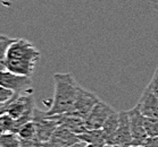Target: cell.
Returning a JSON list of instances; mask_svg holds the SVG:
<instances>
[{"label":"cell","instance_id":"obj_1","mask_svg":"<svg viewBox=\"0 0 158 147\" xmlns=\"http://www.w3.org/2000/svg\"><path fill=\"white\" fill-rule=\"evenodd\" d=\"M40 57V51L31 42L25 39H15L4 58L0 59L1 70L31 77Z\"/></svg>","mask_w":158,"mask_h":147},{"label":"cell","instance_id":"obj_2","mask_svg":"<svg viewBox=\"0 0 158 147\" xmlns=\"http://www.w3.org/2000/svg\"><path fill=\"white\" fill-rule=\"evenodd\" d=\"M79 85L71 72L54 74V99L49 104L48 115L73 113Z\"/></svg>","mask_w":158,"mask_h":147},{"label":"cell","instance_id":"obj_3","mask_svg":"<svg viewBox=\"0 0 158 147\" xmlns=\"http://www.w3.org/2000/svg\"><path fill=\"white\" fill-rule=\"evenodd\" d=\"M34 99L33 94H23L13 100L10 103H8L5 106L0 108V113H7L16 120V129H19V127L29 121H32L34 109ZM16 131V133H17Z\"/></svg>","mask_w":158,"mask_h":147},{"label":"cell","instance_id":"obj_4","mask_svg":"<svg viewBox=\"0 0 158 147\" xmlns=\"http://www.w3.org/2000/svg\"><path fill=\"white\" fill-rule=\"evenodd\" d=\"M1 86L14 91L19 96L23 94H32V80L29 76H22L10 72L8 70H1Z\"/></svg>","mask_w":158,"mask_h":147},{"label":"cell","instance_id":"obj_5","mask_svg":"<svg viewBox=\"0 0 158 147\" xmlns=\"http://www.w3.org/2000/svg\"><path fill=\"white\" fill-rule=\"evenodd\" d=\"M32 121L36 127V138L42 143H48L58 127V122L48 115L47 111H41L38 108L34 109Z\"/></svg>","mask_w":158,"mask_h":147},{"label":"cell","instance_id":"obj_6","mask_svg":"<svg viewBox=\"0 0 158 147\" xmlns=\"http://www.w3.org/2000/svg\"><path fill=\"white\" fill-rule=\"evenodd\" d=\"M130 117L131 133H132V146H143L146 140L149 138L146 131L144 117L137 105L127 111Z\"/></svg>","mask_w":158,"mask_h":147},{"label":"cell","instance_id":"obj_7","mask_svg":"<svg viewBox=\"0 0 158 147\" xmlns=\"http://www.w3.org/2000/svg\"><path fill=\"white\" fill-rule=\"evenodd\" d=\"M99 102H100V99L94 92H90V91L79 86L73 113L81 117L82 119H85Z\"/></svg>","mask_w":158,"mask_h":147},{"label":"cell","instance_id":"obj_8","mask_svg":"<svg viewBox=\"0 0 158 147\" xmlns=\"http://www.w3.org/2000/svg\"><path fill=\"white\" fill-rule=\"evenodd\" d=\"M115 111V109L110 106L106 102L101 101L92 109V111L90 112L89 115L84 119L85 126L88 130H94V129H101L104 127L105 122L108 119V117Z\"/></svg>","mask_w":158,"mask_h":147},{"label":"cell","instance_id":"obj_9","mask_svg":"<svg viewBox=\"0 0 158 147\" xmlns=\"http://www.w3.org/2000/svg\"><path fill=\"white\" fill-rule=\"evenodd\" d=\"M110 145L115 147H127L132 145V133L127 111H119L118 128Z\"/></svg>","mask_w":158,"mask_h":147},{"label":"cell","instance_id":"obj_10","mask_svg":"<svg viewBox=\"0 0 158 147\" xmlns=\"http://www.w3.org/2000/svg\"><path fill=\"white\" fill-rule=\"evenodd\" d=\"M135 105L146 118L158 119V97L148 87L143 90Z\"/></svg>","mask_w":158,"mask_h":147},{"label":"cell","instance_id":"obj_11","mask_svg":"<svg viewBox=\"0 0 158 147\" xmlns=\"http://www.w3.org/2000/svg\"><path fill=\"white\" fill-rule=\"evenodd\" d=\"M79 141L81 140L77 135L63 126H58L49 141L46 143V147H69Z\"/></svg>","mask_w":158,"mask_h":147},{"label":"cell","instance_id":"obj_12","mask_svg":"<svg viewBox=\"0 0 158 147\" xmlns=\"http://www.w3.org/2000/svg\"><path fill=\"white\" fill-rule=\"evenodd\" d=\"M50 117L58 122V126H63L65 128H67L77 136L82 135L88 130L84 119H82L79 115H75L74 113H65V114L50 115Z\"/></svg>","mask_w":158,"mask_h":147},{"label":"cell","instance_id":"obj_13","mask_svg":"<svg viewBox=\"0 0 158 147\" xmlns=\"http://www.w3.org/2000/svg\"><path fill=\"white\" fill-rule=\"evenodd\" d=\"M79 138L83 143L94 145L97 147H102L105 145H107V139H106V136H105L102 129L86 130L82 135H79Z\"/></svg>","mask_w":158,"mask_h":147},{"label":"cell","instance_id":"obj_14","mask_svg":"<svg viewBox=\"0 0 158 147\" xmlns=\"http://www.w3.org/2000/svg\"><path fill=\"white\" fill-rule=\"evenodd\" d=\"M118 123H119V112L115 110V111L108 117V119L105 122L104 127L101 128V129L104 130L108 145H110L113 139H114V136H115L117 128H118Z\"/></svg>","mask_w":158,"mask_h":147},{"label":"cell","instance_id":"obj_15","mask_svg":"<svg viewBox=\"0 0 158 147\" xmlns=\"http://www.w3.org/2000/svg\"><path fill=\"white\" fill-rule=\"evenodd\" d=\"M17 135L22 140H31L36 138V127L33 121H29L19 127Z\"/></svg>","mask_w":158,"mask_h":147},{"label":"cell","instance_id":"obj_16","mask_svg":"<svg viewBox=\"0 0 158 147\" xmlns=\"http://www.w3.org/2000/svg\"><path fill=\"white\" fill-rule=\"evenodd\" d=\"M22 139L16 133H4L0 136V147H21Z\"/></svg>","mask_w":158,"mask_h":147},{"label":"cell","instance_id":"obj_17","mask_svg":"<svg viewBox=\"0 0 158 147\" xmlns=\"http://www.w3.org/2000/svg\"><path fill=\"white\" fill-rule=\"evenodd\" d=\"M0 130L4 133H16V120L7 113H1L0 115Z\"/></svg>","mask_w":158,"mask_h":147},{"label":"cell","instance_id":"obj_18","mask_svg":"<svg viewBox=\"0 0 158 147\" xmlns=\"http://www.w3.org/2000/svg\"><path fill=\"white\" fill-rule=\"evenodd\" d=\"M16 97H17V95L15 94L14 91L9 90L7 87L0 86V105L1 106L7 105L13 100H15Z\"/></svg>","mask_w":158,"mask_h":147},{"label":"cell","instance_id":"obj_19","mask_svg":"<svg viewBox=\"0 0 158 147\" xmlns=\"http://www.w3.org/2000/svg\"><path fill=\"white\" fill-rule=\"evenodd\" d=\"M144 126L148 137H158V119L146 118Z\"/></svg>","mask_w":158,"mask_h":147},{"label":"cell","instance_id":"obj_20","mask_svg":"<svg viewBox=\"0 0 158 147\" xmlns=\"http://www.w3.org/2000/svg\"><path fill=\"white\" fill-rule=\"evenodd\" d=\"M15 41V39H11V37H8L6 35H1L0 36V59L4 58V56L7 52L8 48L13 42Z\"/></svg>","mask_w":158,"mask_h":147},{"label":"cell","instance_id":"obj_21","mask_svg":"<svg viewBox=\"0 0 158 147\" xmlns=\"http://www.w3.org/2000/svg\"><path fill=\"white\" fill-rule=\"evenodd\" d=\"M147 87L158 97V66L156 67V69H155L154 75L151 77L150 82H149V84L147 85Z\"/></svg>","mask_w":158,"mask_h":147},{"label":"cell","instance_id":"obj_22","mask_svg":"<svg viewBox=\"0 0 158 147\" xmlns=\"http://www.w3.org/2000/svg\"><path fill=\"white\" fill-rule=\"evenodd\" d=\"M142 147H158V137H149Z\"/></svg>","mask_w":158,"mask_h":147},{"label":"cell","instance_id":"obj_23","mask_svg":"<svg viewBox=\"0 0 158 147\" xmlns=\"http://www.w3.org/2000/svg\"><path fill=\"white\" fill-rule=\"evenodd\" d=\"M150 4L156 10H158V0H150Z\"/></svg>","mask_w":158,"mask_h":147},{"label":"cell","instance_id":"obj_24","mask_svg":"<svg viewBox=\"0 0 158 147\" xmlns=\"http://www.w3.org/2000/svg\"><path fill=\"white\" fill-rule=\"evenodd\" d=\"M85 146V143H83V141H79V143L74 144V145H72V146L69 147H84Z\"/></svg>","mask_w":158,"mask_h":147},{"label":"cell","instance_id":"obj_25","mask_svg":"<svg viewBox=\"0 0 158 147\" xmlns=\"http://www.w3.org/2000/svg\"><path fill=\"white\" fill-rule=\"evenodd\" d=\"M84 147H97V146H94V145H89V144H85V146Z\"/></svg>","mask_w":158,"mask_h":147},{"label":"cell","instance_id":"obj_26","mask_svg":"<svg viewBox=\"0 0 158 147\" xmlns=\"http://www.w3.org/2000/svg\"><path fill=\"white\" fill-rule=\"evenodd\" d=\"M102 147H115V146H111V145H108L107 144V145H105V146H102Z\"/></svg>","mask_w":158,"mask_h":147},{"label":"cell","instance_id":"obj_27","mask_svg":"<svg viewBox=\"0 0 158 147\" xmlns=\"http://www.w3.org/2000/svg\"><path fill=\"white\" fill-rule=\"evenodd\" d=\"M127 147H142V146H132V145H131V146H127Z\"/></svg>","mask_w":158,"mask_h":147}]
</instances>
